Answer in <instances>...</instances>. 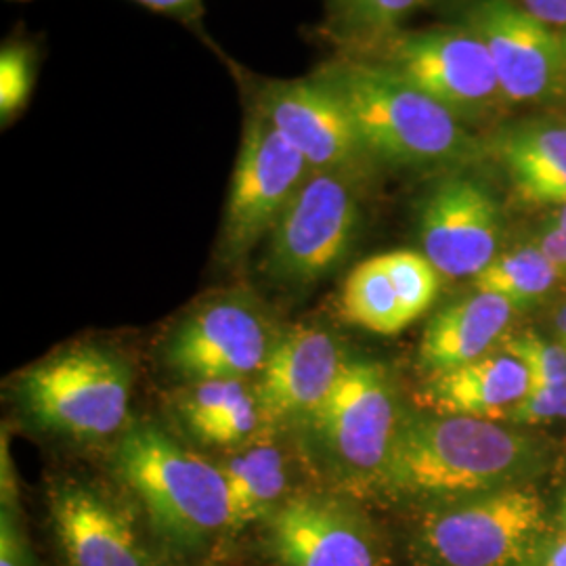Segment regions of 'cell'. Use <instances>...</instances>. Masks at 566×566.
<instances>
[{
	"mask_svg": "<svg viewBox=\"0 0 566 566\" xmlns=\"http://www.w3.org/2000/svg\"><path fill=\"white\" fill-rule=\"evenodd\" d=\"M313 74L343 99L369 158L426 166L465 160L474 151L451 109L369 61L336 55Z\"/></svg>",
	"mask_w": 566,
	"mask_h": 566,
	"instance_id": "6da1fadb",
	"label": "cell"
},
{
	"mask_svg": "<svg viewBox=\"0 0 566 566\" xmlns=\"http://www.w3.org/2000/svg\"><path fill=\"white\" fill-rule=\"evenodd\" d=\"M525 439L493 420L411 418L395 434L380 479L413 497H474L504 485L525 464Z\"/></svg>",
	"mask_w": 566,
	"mask_h": 566,
	"instance_id": "7a4b0ae2",
	"label": "cell"
},
{
	"mask_svg": "<svg viewBox=\"0 0 566 566\" xmlns=\"http://www.w3.org/2000/svg\"><path fill=\"white\" fill-rule=\"evenodd\" d=\"M116 464L168 546L191 552L231 531L221 465L179 446L160 428H128L116 449Z\"/></svg>",
	"mask_w": 566,
	"mask_h": 566,
	"instance_id": "3957f363",
	"label": "cell"
},
{
	"mask_svg": "<svg viewBox=\"0 0 566 566\" xmlns=\"http://www.w3.org/2000/svg\"><path fill=\"white\" fill-rule=\"evenodd\" d=\"M126 361L97 344L74 346L21 374L25 413L46 430L74 439H103L120 430L130 405Z\"/></svg>",
	"mask_w": 566,
	"mask_h": 566,
	"instance_id": "277c9868",
	"label": "cell"
},
{
	"mask_svg": "<svg viewBox=\"0 0 566 566\" xmlns=\"http://www.w3.org/2000/svg\"><path fill=\"white\" fill-rule=\"evenodd\" d=\"M355 60L390 72L446 105L460 120L476 118L504 99L485 44L460 23L399 32Z\"/></svg>",
	"mask_w": 566,
	"mask_h": 566,
	"instance_id": "5b68a950",
	"label": "cell"
},
{
	"mask_svg": "<svg viewBox=\"0 0 566 566\" xmlns=\"http://www.w3.org/2000/svg\"><path fill=\"white\" fill-rule=\"evenodd\" d=\"M227 63L242 88L243 107L275 126L315 172L357 175L369 160L343 99L315 74L294 81L261 78Z\"/></svg>",
	"mask_w": 566,
	"mask_h": 566,
	"instance_id": "8992f818",
	"label": "cell"
},
{
	"mask_svg": "<svg viewBox=\"0 0 566 566\" xmlns=\"http://www.w3.org/2000/svg\"><path fill=\"white\" fill-rule=\"evenodd\" d=\"M544 531V502L533 489L507 486L426 516L418 547L432 566H510Z\"/></svg>",
	"mask_w": 566,
	"mask_h": 566,
	"instance_id": "52a82bcc",
	"label": "cell"
},
{
	"mask_svg": "<svg viewBox=\"0 0 566 566\" xmlns=\"http://www.w3.org/2000/svg\"><path fill=\"white\" fill-rule=\"evenodd\" d=\"M359 224L355 175L313 172L271 231L266 271L290 285L319 282L346 259Z\"/></svg>",
	"mask_w": 566,
	"mask_h": 566,
	"instance_id": "ba28073f",
	"label": "cell"
},
{
	"mask_svg": "<svg viewBox=\"0 0 566 566\" xmlns=\"http://www.w3.org/2000/svg\"><path fill=\"white\" fill-rule=\"evenodd\" d=\"M313 172L303 154L275 126L245 109L221 229L224 261H240L271 233Z\"/></svg>",
	"mask_w": 566,
	"mask_h": 566,
	"instance_id": "9c48e42d",
	"label": "cell"
},
{
	"mask_svg": "<svg viewBox=\"0 0 566 566\" xmlns=\"http://www.w3.org/2000/svg\"><path fill=\"white\" fill-rule=\"evenodd\" d=\"M308 422L340 472L353 479L380 476L399 430L385 369L371 361H346L327 401Z\"/></svg>",
	"mask_w": 566,
	"mask_h": 566,
	"instance_id": "30bf717a",
	"label": "cell"
},
{
	"mask_svg": "<svg viewBox=\"0 0 566 566\" xmlns=\"http://www.w3.org/2000/svg\"><path fill=\"white\" fill-rule=\"evenodd\" d=\"M266 549L277 566H385L378 531L357 507L329 495L283 500L266 518Z\"/></svg>",
	"mask_w": 566,
	"mask_h": 566,
	"instance_id": "8fae6325",
	"label": "cell"
},
{
	"mask_svg": "<svg viewBox=\"0 0 566 566\" xmlns=\"http://www.w3.org/2000/svg\"><path fill=\"white\" fill-rule=\"evenodd\" d=\"M458 15L485 44L506 102H542L556 91L565 60L547 23L512 0H462Z\"/></svg>",
	"mask_w": 566,
	"mask_h": 566,
	"instance_id": "7c38bea8",
	"label": "cell"
},
{
	"mask_svg": "<svg viewBox=\"0 0 566 566\" xmlns=\"http://www.w3.org/2000/svg\"><path fill=\"white\" fill-rule=\"evenodd\" d=\"M502 212L483 182L447 177L422 202V254L441 277H476L497 256Z\"/></svg>",
	"mask_w": 566,
	"mask_h": 566,
	"instance_id": "4fadbf2b",
	"label": "cell"
},
{
	"mask_svg": "<svg viewBox=\"0 0 566 566\" xmlns=\"http://www.w3.org/2000/svg\"><path fill=\"white\" fill-rule=\"evenodd\" d=\"M271 346L263 317L248 304L224 298L196 311L172 332L166 359L191 382L243 380L263 369Z\"/></svg>",
	"mask_w": 566,
	"mask_h": 566,
	"instance_id": "5bb4252c",
	"label": "cell"
},
{
	"mask_svg": "<svg viewBox=\"0 0 566 566\" xmlns=\"http://www.w3.org/2000/svg\"><path fill=\"white\" fill-rule=\"evenodd\" d=\"M49 514L67 566H156L128 510L95 486H53Z\"/></svg>",
	"mask_w": 566,
	"mask_h": 566,
	"instance_id": "9a60e30c",
	"label": "cell"
},
{
	"mask_svg": "<svg viewBox=\"0 0 566 566\" xmlns=\"http://www.w3.org/2000/svg\"><path fill=\"white\" fill-rule=\"evenodd\" d=\"M346 361L329 332L311 325L287 329L261 369L256 399L264 420L308 422L327 401Z\"/></svg>",
	"mask_w": 566,
	"mask_h": 566,
	"instance_id": "2e32d148",
	"label": "cell"
},
{
	"mask_svg": "<svg viewBox=\"0 0 566 566\" xmlns=\"http://www.w3.org/2000/svg\"><path fill=\"white\" fill-rule=\"evenodd\" d=\"M441 273L422 252L392 250L353 269L344 283V319L376 334H397L437 301Z\"/></svg>",
	"mask_w": 566,
	"mask_h": 566,
	"instance_id": "e0dca14e",
	"label": "cell"
},
{
	"mask_svg": "<svg viewBox=\"0 0 566 566\" xmlns=\"http://www.w3.org/2000/svg\"><path fill=\"white\" fill-rule=\"evenodd\" d=\"M528 385V371L516 357L510 353L485 355L472 364L432 374L422 401L439 416L495 420L507 418Z\"/></svg>",
	"mask_w": 566,
	"mask_h": 566,
	"instance_id": "ac0fdd59",
	"label": "cell"
},
{
	"mask_svg": "<svg viewBox=\"0 0 566 566\" xmlns=\"http://www.w3.org/2000/svg\"><path fill=\"white\" fill-rule=\"evenodd\" d=\"M510 315L512 304L506 298L485 292L447 306L426 325L420 361L439 374L485 357L502 338Z\"/></svg>",
	"mask_w": 566,
	"mask_h": 566,
	"instance_id": "d6986e66",
	"label": "cell"
},
{
	"mask_svg": "<svg viewBox=\"0 0 566 566\" xmlns=\"http://www.w3.org/2000/svg\"><path fill=\"white\" fill-rule=\"evenodd\" d=\"M516 193L528 203H566V124L510 128L495 145Z\"/></svg>",
	"mask_w": 566,
	"mask_h": 566,
	"instance_id": "ffe728a7",
	"label": "cell"
},
{
	"mask_svg": "<svg viewBox=\"0 0 566 566\" xmlns=\"http://www.w3.org/2000/svg\"><path fill=\"white\" fill-rule=\"evenodd\" d=\"M221 472L231 502V531L266 521L282 504L287 472L277 447H250L221 465Z\"/></svg>",
	"mask_w": 566,
	"mask_h": 566,
	"instance_id": "44dd1931",
	"label": "cell"
},
{
	"mask_svg": "<svg viewBox=\"0 0 566 566\" xmlns=\"http://www.w3.org/2000/svg\"><path fill=\"white\" fill-rule=\"evenodd\" d=\"M428 0H324L317 34L338 49V55L359 57L399 34V25Z\"/></svg>",
	"mask_w": 566,
	"mask_h": 566,
	"instance_id": "7402d4cb",
	"label": "cell"
},
{
	"mask_svg": "<svg viewBox=\"0 0 566 566\" xmlns=\"http://www.w3.org/2000/svg\"><path fill=\"white\" fill-rule=\"evenodd\" d=\"M558 273L556 264L537 245H528L495 256L472 277V283L476 292L502 296L512 306H518L547 294L558 280Z\"/></svg>",
	"mask_w": 566,
	"mask_h": 566,
	"instance_id": "603a6c76",
	"label": "cell"
},
{
	"mask_svg": "<svg viewBox=\"0 0 566 566\" xmlns=\"http://www.w3.org/2000/svg\"><path fill=\"white\" fill-rule=\"evenodd\" d=\"M39 72V53L25 41H7L0 51V122L7 128L28 107Z\"/></svg>",
	"mask_w": 566,
	"mask_h": 566,
	"instance_id": "cb8c5ba5",
	"label": "cell"
},
{
	"mask_svg": "<svg viewBox=\"0 0 566 566\" xmlns=\"http://www.w3.org/2000/svg\"><path fill=\"white\" fill-rule=\"evenodd\" d=\"M263 420V411L256 395L245 392L242 399L191 426L189 430L206 446H242L243 441H248L259 430Z\"/></svg>",
	"mask_w": 566,
	"mask_h": 566,
	"instance_id": "d4e9b609",
	"label": "cell"
},
{
	"mask_svg": "<svg viewBox=\"0 0 566 566\" xmlns=\"http://www.w3.org/2000/svg\"><path fill=\"white\" fill-rule=\"evenodd\" d=\"M506 353L525 365L531 385L566 382V348L525 332L506 344Z\"/></svg>",
	"mask_w": 566,
	"mask_h": 566,
	"instance_id": "484cf974",
	"label": "cell"
},
{
	"mask_svg": "<svg viewBox=\"0 0 566 566\" xmlns=\"http://www.w3.org/2000/svg\"><path fill=\"white\" fill-rule=\"evenodd\" d=\"M566 420V382L528 385L525 397L512 407L507 420L516 424H544Z\"/></svg>",
	"mask_w": 566,
	"mask_h": 566,
	"instance_id": "4316f807",
	"label": "cell"
},
{
	"mask_svg": "<svg viewBox=\"0 0 566 566\" xmlns=\"http://www.w3.org/2000/svg\"><path fill=\"white\" fill-rule=\"evenodd\" d=\"M0 566H39L21 525L18 500H2L0 506Z\"/></svg>",
	"mask_w": 566,
	"mask_h": 566,
	"instance_id": "83f0119b",
	"label": "cell"
},
{
	"mask_svg": "<svg viewBox=\"0 0 566 566\" xmlns=\"http://www.w3.org/2000/svg\"><path fill=\"white\" fill-rule=\"evenodd\" d=\"M11 2H30V0H11ZM135 2L158 15L179 21L189 32H193L198 39H202L208 46H212V51L223 55L203 28V15H206L203 0H135ZM224 61H229V57H224Z\"/></svg>",
	"mask_w": 566,
	"mask_h": 566,
	"instance_id": "f1b7e54d",
	"label": "cell"
},
{
	"mask_svg": "<svg viewBox=\"0 0 566 566\" xmlns=\"http://www.w3.org/2000/svg\"><path fill=\"white\" fill-rule=\"evenodd\" d=\"M521 7L547 25H566V0H521Z\"/></svg>",
	"mask_w": 566,
	"mask_h": 566,
	"instance_id": "f546056e",
	"label": "cell"
},
{
	"mask_svg": "<svg viewBox=\"0 0 566 566\" xmlns=\"http://www.w3.org/2000/svg\"><path fill=\"white\" fill-rule=\"evenodd\" d=\"M537 248L546 254L547 259H549L552 263L556 264V269H558V271H566L565 231H560L558 227H554V224H552L549 229H546V231L542 233Z\"/></svg>",
	"mask_w": 566,
	"mask_h": 566,
	"instance_id": "4dcf8cb0",
	"label": "cell"
},
{
	"mask_svg": "<svg viewBox=\"0 0 566 566\" xmlns=\"http://www.w3.org/2000/svg\"><path fill=\"white\" fill-rule=\"evenodd\" d=\"M544 566H566V535L556 537L544 556Z\"/></svg>",
	"mask_w": 566,
	"mask_h": 566,
	"instance_id": "1f68e13d",
	"label": "cell"
},
{
	"mask_svg": "<svg viewBox=\"0 0 566 566\" xmlns=\"http://www.w3.org/2000/svg\"><path fill=\"white\" fill-rule=\"evenodd\" d=\"M556 332H558V338H560V346L566 348V304L558 311L556 315Z\"/></svg>",
	"mask_w": 566,
	"mask_h": 566,
	"instance_id": "d6a6232c",
	"label": "cell"
},
{
	"mask_svg": "<svg viewBox=\"0 0 566 566\" xmlns=\"http://www.w3.org/2000/svg\"><path fill=\"white\" fill-rule=\"evenodd\" d=\"M554 227H558L560 231L566 233V203L565 206H558V210L554 214Z\"/></svg>",
	"mask_w": 566,
	"mask_h": 566,
	"instance_id": "836d02e7",
	"label": "cell"
},
{
	"mask_svg": "<svg viewBox=\"0 0 566 566\" xmlns=\"http://www.w3.org/2000/svg\"><path fill=\"white\" fill-rule=\"evenodd\" d=\"M560 46H563V60H565V76H566V32L560 36Z\"/></svg>",
	"mask_w": 566,
	"mask_h": 566,
	"instance_id": "e575fe53",
	"label": "cell"
},
{
	"mask_svg": "<svg viewBox=\"0 0 566 566\" xmlns=\"http://www.w3.org/2000/svg\"><path fill=\"white\" fill-rule=\"evenodd\" d=\"M565 526H566V495H565Z\"/></svg>",
	"mask_w": 566,
	"mask_h": 566,
	"instance_id": "d590c367",
	"label": "cell"
}]
</instances>
